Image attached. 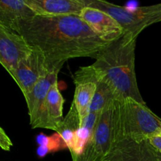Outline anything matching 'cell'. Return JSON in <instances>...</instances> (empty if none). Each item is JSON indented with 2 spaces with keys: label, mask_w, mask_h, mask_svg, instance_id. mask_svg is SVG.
I'll return each instance as SVG.
<instances>
[{
  "label": "cell",
  "mask_w": 161,
  "mask_h": 161,
  "mask_svg": "<svg viewBox=\"0 0 161 161\" xmlns=\"http://www.w3.org/2000/svg\"><path fill=\"white\" fill-rule=\"evenodd\" d=\"M120 102L114 101L104 109L91 138L80 155L72 161H105L119 141Z\"/></svg>",
  "instance_id": "cell-4"
},
{
  "label": "cell",
  "mask_w": 161,
  "mask_h": 161,
  "mask_svg": "<svg viewBox=\"0 0 161 161\" xmlns=\"http://www.w3.org/2000/svg\"><path fill=\"white\" fill-rule=\"evenodd\" d=\"M79 16L106 42H114L124 36V29L117 20L102 9L86 6Z\"/></svg>",
  "instance_id": "cell-9"
},
{
  "label": "cell",
  "mask_w": 161,
  "mask_h": 161,
  "mask_svg": "<svg viewBox=\"0 0 161 161\" xmlns=\"http://www.w3.org/2000/svg\"><path fill=\"white\" fill-rule=\"evenodd\" d=\"M75 93L72 105L78 113L80 129L84 127L97 90V75L92 66L80 67L74 75Z\"/></svg>",
  "instance_id": "cell-7"
},
{
  "label": "cell",
  "mask_w": 161,
  "mask_h": 161,
  "mask_svg": "<svg viewBox=\"0 0 161 161\" xmlns=\"http://www.w3.org/2000/svg\"><path fill=\"white\" fill-rule=\"evenodd\" d=\"M16 33L39 48L47 62L65 63L76 58H95L111 42L97 36L79 15L34 16L22 21Z\"/></svg>",
  "instance_id": "cell-1"
},
{
  "label": "cell",
  "mask_w": 161,
  "mask_h": 161,
  "mask_svg": "<svg viewBox=\"0 0 161 161\" xmlns=\"http://www.w3.org/2000/svg\"><path fill=\"white\" fill-rule=\"evenodd\" d=\"M157 135H161V118L146 103H140L131 97L120 102L119 139L142 142Z\"/></svg>",
  "instance_id": "cell-3"
},
{
  "label": "cell",
  "mask_w": 161,
  "mask_h": 161,
  "mask_svg": "<svg viewBox=\"0 0 161 161\" xmlns=\"http://www.w3.org/2000/svg\"><path fill=\"white\" fill-rule=\"evenodd\" d=\"M50 65L43 53L39 48L33 47L31 53L21 60L15 70L9 74L21 90L25 98L39 79L47 73Z\"/></svg>",
  "instance_id": "cell-6"
},
{
  "label": "cell",
  "mask_w": 161,
  "mask_h": 161,
  "mask_svg": "<svg viewBox=\"0 0 161 161\" xmlns=\"http://www.w3.org/2000/svg\"><path fill=\"white\" fill-rule=\"evenodd\" d=\"M36 142L39 145L36 150V153L39 158H43L50 153L58 152L68 149L63 138L57 132L50 136L39 134L36 136Z\"/></svg>",
  "instance_id": "cell-16"
},
{
  "label": "cell",
  "mask_w": 161,
  "mask_h": 161,
  "mask_svg": "<svg viewBox=\"0 0 161 161\" xmlns=\"http://www.w3.org/2000/svg\"><path fill=\"white\" fill-rule=\"evenodd\" d=\"M13 146V142L6 134L5 130L0 127V148L5 151H9Z\"/></svg>",
  "instance_id": "cell-17"
},
{
  "label": "cell",
  "mask_w": 161,
  "mask_h": 161,
  "mask_svg": "<svg viewBox=\"0 0 161 161\" xmlns=\"http://www.w3.org/2000/svg\"><path fill=\"white\" fill-rule=\"evenodd\" d=\"M64 99L56 82L49 91L39 118L32 129L44 128L58 131L61 127L63 118Z\"/></svg>",
  "instance_id": "cell-11"
},
{
  "label": "cell",
  "mask_w": 161,
  "mask_h": 161,
  "mask_svg": "<svg viewBox=\"0 0 161 161\" xmlns=\"http://www.w3.org/2000/svg\"><path fill=\"white\" fill-rule=\"evenodd\" d=\"M32 50L21 36L0 23V64L9 74Z\"/></svg>",
  "instance_id": "cell-8"
},
{
  "label": "cell",
  "mask_w": 161,
  "mask_h": 161,
  "mask_svg": "<svg viewBox=\"0 0 161 161\" xmlns=\"http://www.w3.org/2000/svg\"><path fill=\"white\" fill-rule=\"evenodd\" d=\"M159 160L161 161V154L159 153Z\"/></svg>",
  "instance_id": "cell-19"
},
{
  "label": "cell",
  "mask_w": 161,
  "mask_h": 161,
  "mask_svg": "<svg viewBox=\"0 0 161 161\" xmlns=\"http://www.w3.org/2000/svg\"><path fill=\"white\" fill-rule=\"evenodd\" d=\"M34 16L25 0H0V23L14 32L22 21Z\"/></svg>",
  "instance_id": "cell-14"
},
{
  "label": "cell",
  "mask_w": 161,
  "mask_h": 161,
  "mask_svg": "<svg viewBox=\"0 0 161 161\" xmlns=\"http://www.w3.org/2000/svg\"><path fill=\"white\" fill-rule=\"evenodd\" d=\"M159 153L148 140L136 142L121 139L118 142L105 161H158Z\"/></svg>",
  "instance_id": "cell-12"
},
{
  "label": "cell",
  "mask_w": 161,
  "mask_h": 161,
  "mask_svg": "<svg viewBox=\"0 0 161 161\" xmlns=\"http://www.w3.org/2000/svg\"><path fill=\"white\" fill-rule=\"evenodd\" d=\"M87 6L102 9L111 15L121 25L124 35L133 39H137L147 27L161 21V3L129 9L103 0H87Z\"/></svg>",
  "instance_id": "cell-5"
},
{
  "label": "cell",
  "mask_w": 161,
  "mask_h": 161,
  "mask_svg": "<svg viewBox=\"0 0 161 161\" xmlns=\"http://www.w3.org/2000/svg\"><path fill=\"white\" fill-rule=\"evenodd\" d=\"M136 40L127 35L112 42L97 54L91 66L111 87L119 102L131 97L145 103L135 73Z\"/></svg>",
  "instance_id": "cell-2"
},
{
  "label": "cell",
  "mask_w": 161,
  "mask_h": 161,
  "mask_svg": "<svg viewBox=\"0 0 161 161\" xmlns=\"http://www.w3.org/2000/svg\"><path fill=\"white\" fill-rule=\"evenodd\" d=\"M36 16L58 17L80 15L87 6V0H25Z\"/></svg>",
  "instance_id": "cell-13"
},
{
  "label": "cell",
  "mask_w": 161,
  "mask_h": 161,
  "mask_svg": "<svg viewBox=\"0 0 161 161\" xmlns=\"http://www.w3.org/2000/svg\"><path fill=\"white\" fill-rule=\"evenodd\" d=\"M64 64V63H50V68L47 73L39 79L31 92L28 97H25L31 127L34 126L37 121L47 94L51 86L58 82V73Z\"/></svg>",
  "instance_id": "cell-10"
},
{
  "label": "cell",
  "mask_w": 161,
  "mask_h": 161,
  "mask_svg": "<svg viewBox=\"0 0 161 161\" xmlns=\"http://www.w3.org/2000/svg\"><path fill=\"white\" fill-rule=\"evenodd\" d=\"M158 161H160V160H159V156H158Z\"/></svg>",
  "instance_id": "cell-20"
},
{
  "label": "cell",
  "mask_w": 161,
  "mask_h": 161,
  "mask_svg": "<svg viewBox=\"0 0 161 161\" xmlns=\"http://www.w3.org/2000/svg\"><path fill=\"white\" fill-rule=\"evenodd\" d=\"M96 75H97V90H96L95 94H94V99L91 104L90 113L102 114L104 109L110 103L118 100L115 93L113 92L111 87L105 83V80H102L97 73H96Z\"/></svg>",
  "instance_id": "cell-15"
},
{
  "label": "cell",
  "mask_w": 161,
  "mask_h": 161,
  "mask_svg": "<svg viewBox=\"0 0 161 161\" xmlns=\"http://www.w3.org/2000/svg\"><path fill=\"white\" fill-rule=\"evenodd\" d=\"M148 142L150 144V146L153 148L155 151H157L158 153L161 154V135H157L155 136L151 137L148 139Z\"/></svg>",
  "instance_id": "cell-18"
}]
</instances>
